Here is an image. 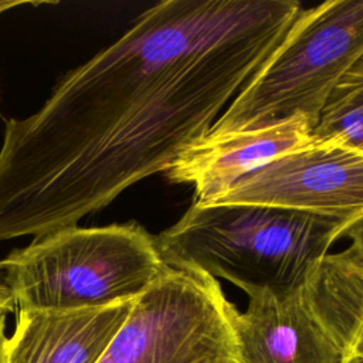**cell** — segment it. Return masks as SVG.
Returning <instances> with one entry per match:
<instances>
[{
    "label": "cell",
    "mask_w": 363,
    "mask_h": 363,
    "mask_svg": "<svg viewBox=\"0 0 363 363\" xmlns=\"http://www.w3.org/2000/svg\"><path fill=\"white\" fill-rule=\"evenodd\" d=\"M139 223L67 227L0 259V284L18 309L72 311L136 299L166 269Z\"/></svg>",
    "instance_id": "2"
},
{
    "label": "cell",
    "mask_w": 363,
    "mask_h": 363,
    "mask_svg": "<svg viewBox=\"0 0 363 363\" xmlns=\"http://www.w3.org/2000/svg\"><path fill=\"white\" fill-rule=\"evenodd\" d=\"M363 57V0L302 9L285 35L220 115L210 136L303 116L318 125L332 91Z\"/></svg>",
    "instance_id": "3"
},
{
    "label": "cell",
    "mask_w": 363,
    "mask_h": 363,
    "mask_svg": "<svg viewBox=\"0 0 363 363\" xmlns=\"http://www.w3.org/2000/svg\"><path fill=\"white\" fill-rule=\"evenodd\" d=\"M234 306L216 278L167 265L98 363H225L235 359Z\"/></svg>",
    "instance_id": "4"
},
{
    "label": "cell",
    "mask_w": 363,
    "mask_h": 363,
    "mask_svg": "<svg viewBox=\"0 0 363 363\" xmlns=\"http://www.w3.org/2000/svg\"><path fill=\"white\" fill-rule=\"evenodd\" d=\"M6 340H7V336H6V313L0 312V363H3V352H4Z\"/></svg>",
    "instance_id": "13"
},
{
    "label": "cell",
    "mask_w": 363,
    "mask_h": 363,
    "mask_svg": "<svg viewBox=\"0 0 363 363\" xmlns=\"http://www.w3.org/2000/svg\"><path fill=\"white\" fill-rule=\"evenodd\" d=\"M204 204H261L350 221L363 214V152L313 138Z\"/></svg>",
    "instance_id": "5"
},
{
    "label": "cell",
    "mask_w": 363,
    "mask_h": 363,
    "mask_svg": "<svg viewBox=\"0 0 363 363\" xmlns=\"http://www.w3.org/2000/svg\"><path fill=\"white\" fill-rule=\"evenodd\" d=\"M303 116L254 130L207 135L164 172L172 183L190 184L197 203H210L250 173L313 140Z\"/></svg>",
    "instance_id": "7"
},
{
    "label": "cell",
    "mask_w": 363,
    "mask_h": 363,
    "mask_svg": "<svg viewBox=\"0 0 363 363\" xmlns=\"http://www.w3.org/2000/svg\"><path fill=\"white\" fill-rule=\"evenodd\" d=\"M248 306L231 312L238 363H340L336 343L313 313L303 286L248 289Z\"/></svg>",
    "instance_id": "6"
},
{
    "label": "cell",
    "mask_w": 363,
    "mask_h": 363,
    "mask_svg": "<svg viewBox=\"0 0 363 363\" xmlns=\"http://www.w3.org/2000/svg\"><path fill=\"white\" fill-rule=\"evenodd\" d=\"M349 221L261 204L193 201L155 235L166 265L221 277L244 292L303 286Z\"/></svg>",
    "instance_id": "1"
},
{
    "label": "cell",
    "mask_w": 363,
    "mask_h": 363,
    "mask_svg": "<svg viewBox=\"0 0 363 363\" xmlns=\"http://www.w3.org/2000/svg\"><path fill=\"white\" fill-rule=\"evenodd\" d=\"M133 301L72 311L18 309L3 363H98Z\"/></svg>",
    "instance_id": "8"
},
{
    "label": "cell",
    "mask_w": 363,
    "mask_h": 363,
    "mask_svg": "<svg viewBox=\"0 0 363 363\" xmlns=\"http://www.w3.org/2000/svg\"><path fill=\"white\" fill-rule=\"evenodd\" d=\"M14 301H13V296L9 291L7 286H4L3 284H0V312L3 313H9L14 309Z\"/></svg>",
    "instance_id": "12"
},
{
    "label": "cell",
    "mask_w": 363,
    "mask_h": 363,
    "mask_svg": "<svg viewBox=\"0 0 363 363\" xmlns=\"http://www.w3.org/2000/svg\"><path fill=\"white\" fill-rule=\"evenodd\" d=\"M312 136L363 152V57L332 91Z\"/></svg>",
    "instance_id": "9"
},
{
    "label": "cell",
    "mask_w": 363,
    "mask_h": 363,
    "mask_svg": "<svg viewBox=\"0 0 363 363\" xmlns=\"http://www.w3.org/2000/svg\"><path fill=\"white\" fill-rule=\"evenodd\" d=\"M340 237H349L352 240V245L346 251L363 264V214L350 220L342 230Z\"/></svg>",
    "instance_id": "10"
},
{
    "label": "cell",
    "mask_w": 363,
    "mask_h": 363,
    "mask_svg": "<svg viewBox=\"0 0 363 363\" xmlns=\"http://www.w3.org/2000/svg\"><path fill=\"white\" fill-rule=\"evenodd\" d=\"M340 363H363V360H359V359H343V360H340Z\"/></svg>",
    "instance_id": "14"
},
{
    "label": "cell",
    "mask_w": 363,
    "mask_h": 363,
    "mask_svg": "<svg viewBox=\"0 0 363 363\" xmlns=\"http://www.w3.org/2000/svg\"><path fill=\"white\" fill-rule=\"evenodd\" d=\"M225 363H238V362H237V359H231V360H228V362H225Z\"/></svg>",
    "instance_id": "15"
},
{
    "label": "cell",
    "mask_w": 363,
    "mask_h": 363,
    "mask_svg": "<svg viewBox=\"0 0 363 363\" xmlns=\"http://www.w3.org/2000/svg\"><path fill=\"white\" fill-rule=\"evenodd\" d=\"M58 1H33V0H14V1H0V14L16 9V7H24V6H47V4H57Z\"/></svg>",
    "instance_id": "11"
}]
</instances>
